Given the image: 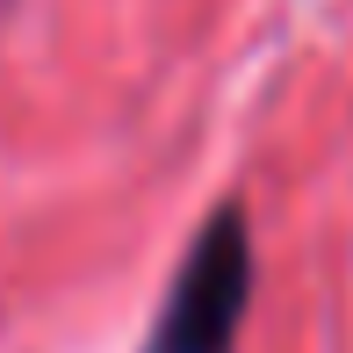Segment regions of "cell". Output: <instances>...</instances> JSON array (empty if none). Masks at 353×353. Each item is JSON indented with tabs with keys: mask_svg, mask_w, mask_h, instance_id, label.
<instances>
[{
	"mask_svg": "<svg viewBox=\"0 0 353 353\" xmlns=\"http://www.w3.org/2000/svg\"><path fill=\"white\" fill-rule=\"evenodd\" d=\"M245 303H252V231H245V210L223 202L195 231L181 274L166 288V310L144 332V353H231Z\"/></svg>",
	"mask_w": 353,
	"mask_h": 353,
	"instance_id": "cell-1",
	"label": "cell"
}]
</instances>
